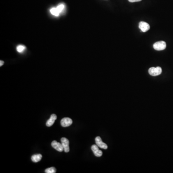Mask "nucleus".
I'll use <instances>...</instances> for the list:
<instances>
[{
    "instance_id": "15",
    "label": "nucleus",
    "mask_w": 173,
    "mask_h": 173,
    "mask_svg": "<svg viewBox=\"0 0 173 173\" xmlns=\"http://www.w3.org/2000/svg\"><path fill=\"white\" fill-rule=\"evenodd\" d=\"M142 0H129V1L130 3H135V2H138L141 1Z\"/></svg>"
},
{
    "instance_id": "8",
    "label": "nucleus",
    "mask_w": 173,
    "mask_h": 173,
    "mask_svg": "<svg viewBox=\"0 0 173 173\" xmlns=\"http://www.w3.org/2000/svg\"><path fill=\"white\" fill-rule=\"evenodd\" d=\"M93 153L97 157H101L103 155L102 151L99 150V147L97 145H93L91 147Z\"/></svg>"
},
{
    "instance_id": "3",
    "label": "nucleus",
    "mask_w": 173,
    "mask_h": 173,
    "mask_svg": "<svg viewBox=\"0 0 173 173\" xmlns=\"http://www.w3.org/2000/svg\"><path fill=\"white\" fill-rule=\"evenodd\" d=\"M61 141L62 145L63 146L64 149V152H69L70 149H69V141L68 139H67L66 138H62L61 139Z\"/></svg>"
},
{
    "instance_id": "14",
    "label": "nucleus",
    "mask_w": 173,
    "mask_h": 173,
    "mask_svg": "<svg viewBox=\"0 0 173 173\" xmlns=\"http://www.w3.org/2000/svg\"><path fill=\"white\" fill-rule=\"evenodd\" d=\"M25 49H26V47L25 46H23V45H18L16 48L17 52H20V53L22 52Z\"/></svg>"
},
{
    "instance_id": "12",
    "label": "nucleus",
    "mask_w": 173,
    "mask_h": 173,
    "mask_svg": "<svg viewBox=\"0 0 173 173\" xmlns=\"http://www.w3.org/2000/svg\"><path fill=\"white\" fill-rule=\"evenodd\" d=\"M45 172L46 173H55L56 172V169L54 167H50V168H47Z\"/></svg>"
},
{
    "instance_id": "13",
    "label": "nucleus",
    "mask_w": 173,
    "mask_h": 173,
    "mask_svg": "<svg viewBox=\"0 0 173 173\" xmlns=\"http://www.w3.org/2000/svg\"><path fill=\"white\" fill-rule=\"evenodd\" d=\"M64 8H65V6H64V4H60V5L57 6L56 8H57L58 11L59 12L60 14L63 11Z\"/></svg>"
},
{
    "instance_id": "9",
    "label": "nucleus",
    "mask_w": 173,
    "mask_h": 173,
    "mask_svg": "<svg viewBox=\"0 0 173 173\" xmlns=\"http://www.w3.org/2000/svg\"><path fill=\"white\" fill-rule=\"evenodd\" d=\"M56 119H57V116L55 114H52L51 115L50 118L46 122V126L48 127L52 126L55 123V121L56 120Z\"/></svg>"
},
{
    "instance_id": "7",
    "label": "nucleus",
    "mask_w": 173,
    "mask_h": 173,
    "mask_svg": "<svg viewBox=\"0 0 173 173\" xmlns=\"http://www.w3.org/2000/svg\"><path fill=\"white\" fill-rule=\"evenodd\" d=\"M73 121L71 119L69 118H65L62 119L61 121V125L62 126L67 127L72 125Z\"/></svg>"
},
{
    "instance_id": "16",
    "label": "nucleus",
    "mask_w": 173,
    "mask_h": 173,
    "mask_svg": "<svg viewBox=\"0 0 173 173\" xmlns=\"http://www.w3.org/2000/svg\"><path fill=\"white\" fill-rule=\"evenodd\" d=\"M4 64V62L3 61L1 60L0 61V66L1 67V66H3V64Z\"/></svg>"
},
{
    "instance_id": "10",
    "label": "nucleus",
    "mask_w": 173,
    "mask_h": 173,
    "mask_svg": "<svg viewBox=\"0 0 173 173\" xmlns=\"http://www.w3.org/2000/svg\"><path fill=\"white\" fill-rule=\"evenodd\" d=\"M42 155L41 154H37L32 156L31 157V160L34 163H38L40 162L41 159L42 158Z\"/></svg>"
},
{
    "instance_id": "2",
    "label": "nucleus",
    "mask_w": 173,
    "mask_h": 173,
    "mask_svg": "<svg viewBox=\"0 0 173 173\" xmlns=\"http://www.w3.org/2000/svg\"><path fill=\"white\" fill-rule=\"evenodd\" d=\"M149 73L150 75L152 76H157L160 75L162 72V69L160 67H152L149 69Z\"/></svg>"
},
{
    "instance_id": "11",
    "label": "nucleus",
    "mask_w": 173,
    "mask_h": 173,
    "mask_svg": "<svg viewBox=\"0 0 173 173\" xmlns=\"http://www.w3.org/2000/svg\"><path fill=\"white\" fill-rule=\"evenodd\" d=\"M50 12L52 15L55 16H59L60 13L58 11L56 8H52L50 10Z\"/></svg>"
},
{
    "instance_id": "4",
    "label": "nucleus",
    "mask_w": 173,
    "mask_h": 173,
    "mask_svg": "<svg viewBox=\"0 0 173 173\" xmlns=\"http://www.w3.org/2000/svg\"><path fill=\"white\" fill-rule=\"evenodd\" d=\"M95 142H96L97 145L101 148L104 149L105 150H106L108 148V146L106 144L104 143V142H103L100 137L98 136L95 138Z\"/></svg>"
},
{
    "instance_id": "6",
    "label": "nucleus",
    "mask_w": 173,
    "mask_h": 173,
    "mask_svg": "<svg viewBox=\"0 0 173 173\" xmlns=\"http://www.w3.org/2000/svg\"><path fill=\"white\" fill-rule=\"evenodd\" d=\"M138 27H139L140 30L143 32H147L150 29V26L149 24L145 22H144V21L140 22Z\"/></svg>"
},
{
    "instance_id": "1",
    "label": "nucleus",
    "mask_w": 173,
    "mask_h": 173,
    "mask_svg": "<svg viewBox=\"0 0 173 173\" xmlns=\"http://www.w3.org/2000/svg\"><path fill=\"white\" fill-rule=\"evenodd\" d=\"M153 48L156 51H163L166 47V44L164 41H160L154 43Z\"/></svg>"
},
{
    "instance_id": "5",
    "label": "nucleus",
    "mask_w": 173,
    "mask_h": 173,
    "mask_svg": "<svg viewBox=\"0 0 173 173\" xmlns=\"http://www.w3.org/2000/svg\"><path fill=\"white\" fill-rule=\"evenodd\" d=\"M51 145L53 148L55 149L56 150H57L59 152H62L64 150V149L63 146L62 145V143H60L59 142H58L56 140H53L52 142Z\"/></svg>"
}]
</instances>
